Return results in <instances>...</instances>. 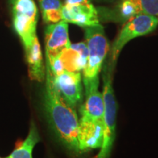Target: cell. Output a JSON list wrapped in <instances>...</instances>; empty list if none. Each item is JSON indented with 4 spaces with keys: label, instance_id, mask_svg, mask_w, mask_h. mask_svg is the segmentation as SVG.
<instances>
[{
    "label": "cell",
    "instance_id": "1",
    "mask_svg": "<svg viewBox=\"0 0 158 158\" xmlns=\"http://www.w3.org/2000/svg\"><path fill=\"white\" fill-rule=\"evenodd\" d=\"M43 108L51 130L59 141L74 155L80 153L78 143L79 120L74 108L64 101L55 87L52 74L45 70Z\"/></svg>",
    "mask_w": 158,
    "mask_h": 158
},
{
    "label": "cell",
    "instance_id": "2",
    "mask_svg": "<svg viewBox=\"0 0 158 158\" xmlns=\"http://www.w3.org/2000/svg\"><path fill=\"white\" fill-rule=\"evenodd\" d=\"M84 29L85 43L88 49L87 62L83 70L86 95L92 89L99 86V74L109 50V44L101 24Z\"/></svg>",
    "mask_w": 158,
    "mask_h": 158
},
{
    "label": "cell",
    "instance_id": "3",
    "mask_svg": "<svg viewBox=\"0 0 158 158\" xmlns=\"http://www.w3.org/2000/svg\"><path fill=\"white\" fill-rule=\"evenodd\" d=\"M102 98L104 101L103 135L100 152L97 158H109L116 137L117 104L112 86V70L106 65L102 75Z\"/></svg>",
    "mask_w": 158,
    "mask_h": 158
},
{
    "label": "cell",
    "instance_id": "4",
    "mask_svg": "<svg viewBox=\"0 0 158 158\" xmlns=\"http://www.w3.org/2000/svg\"><path fill=\"white\" fill-rule=\"evenodd\" d=\"M157 26V17L145 13H139L127 21L111 47L110 62L108 64L110 70L113 71L120 52L129 41L149 34L155 30Z\"/></svg>",
    "mask_w": 158,
    "mask_h": 158
},
{
    "label": "cell",
    "instance_id": "5",
    "mask_svg": "<svg viewBox=\"0 0 158 158\" xmlns=\"http://www.w3.org/2000/svg\"><path fill=\"white\" fill-rule=\"evenodd\" d=\"M10 2L13 27L26 49L37 37L38 10L34 0H10Z\"/></svg>",
    "mask_w": 158,
    "mask_h": 158
},
{
    "label": "cell",
    "instance_id": "6",
    "mask_svg": "<svg viewBox=\"0 0 158 158\" xmlns=\"http://www.w3.org/2000/svg\"><path fill=\"white\" fill-rule=\"evenodd\" d=\"M53 81L58 92L69 106L75 108L81 102L83 86L81 72L64 70L53 76Z\"/></svg>",
    "mask_w": 158,
    "mask_h": 158
},
{
    "label": "cell",
    "instance_id": "7",
    "mask_svg": "<svg viewBox=\"0 0 158 158\" xmlns=\"http://www.w3.org/2000/svg\"><path fill=\"white\" fill-rule=\"evenodd\" d=\"M62 20L83 28L100 24L98 11L90 0L85 3L63 5Z\"/></svg>",
    "mask_w": 158,
    "mask_h": 158
},
{
    "label": "cell",
    "instance_id": "8",
    "mask_svg": "<svg viewBox=\"0 0 158 158\" xmlns=\"http://www.w3.org/2000/svg\"><path fill=\"white\" fill-rule=\"evenodd\" d=\"M71 43L69 38L68 23L60 21L50 23L45 30V46L46 59L56 57L63 50L69 48Z\"/></svg>",
    "mask_w": 158,
    "mask_h": 158
},
{
    "label": "cell",
    "instance_id": "9",
    "mask_svg": "<svg viewBox=\"0 0 158 158\" xmlns=\"http://www.w3.org/2000/svg\"><path fill=\"white\" fill-rule=\"evenodd\" d=\"M103 121L79 120L78 143L80 153L101 147Z\"/></svg>",
    "mask_w": 158,
    "mask_h": 158
},
{
    "label": "cell",
    "instance_id": "10",
    "mask_svg": "<svg viewBox=\"0 0 158 158\" xmlns=\"http://www.w3.org/2000/svg\"><path fill=\"white\" fill-rule=\"evenodd\" d=\"M88 49L85 42L71 44L59 54L64 70L69 72H81L87 62Z\"/></svg>",
    "mask_w": 158,
    "mask_h": 158
},
{
    "label": "cell",
    "instance_id": "11",
    "mask_svg": "<svg viewBox=\"0 0 158 158\" xmlns=\"http://www.w3.org/2000/svg\"><path fill=\"white\" fill-rule=\"evenodd\" d=\"M86 101L81 106L80 120L103 121L104 101L102 94L98 87L92 89L86 94Z\"/></svg>",
    "mask_w": 158,
    "mask_h": 158
},
{
    "label": "cell",
    "instance_id": "12",
    "mask_svg": "<svg viewBox=\"0 0 158 158\" xmlns=\"http://www.w3.org/2000/svg\"><path fill=\"white\" fill-rule=\"evenodd\" d=\"M25 51L30 78L42 82L45 78V71L43 62L42 51L37 37L34 39L30 46L25 49Z\"/></svg>",
    "mask_w": 158,
    "mask_h": 158
},
{
    "label": "cell",
    "instance_id": "13",
    "mask_svg": "<svg viewBox=\"0 0 158 158\" xmlns=\"http://www.w3.org/2000/svg\"><path fill=\"white\" fill-rule=\"evenodd\" d=\"M40 141L38 130L34 122H31L30 128L24 141L17 143L13 151L5 158H33V149Z\"/></svg>",
    "mask_w": 158,
    "mask_h": 158
},
{
    "label": "cell",
    "instance_id": "14",
    "mask_svg": "<svg viewBox=\"0 0 158 158\" xmlns=\"http://www.w3.org/2000/svg\"><path fill=\"white\" fill-rule=\"evenodd\" d=\"M43 19L46 23H54L62 21V4L60 0H38Z\"/></svg>",
    "mask_w": 158,
    "mask_h": 158
},
{
    "label": "cell",
    "instance_id": "15",
    "mask_svg": "<svg viewBox=\"0 0 158 158\" xmlns=\"http://www.w3.org/2000/svg\"><path fill=\"white\" fill-rule=\"evenodd\" d=\"M118 11L120 19L123 21H127L134 15L139 14L138 6L130 0H121Z\"/></svg>",
    "mask_w": 158,
    "mask_h": 158
},
{
    "label": "cell",
    "instance_id": "16",
    "mask_svg": "<svg viewBox=\"0 0 158 158\" xmlns=\"http://www.w3.org/2000/svg\"><path fill=\"white\" fill-rule=\"evenodd\" d=\"M138 6L139 13L158 15V0H130Z\"/></svg>",
    "mask_w": 158,
    "mask_h": 158
},
{
    "label": "cell",
    "instance_id": "17",
    "mask_svg": "<svg viewBox=\"0 0 158 158\" xmlns=\"http://www.w3.org/2000/svg\"><path fill=\"white\" fill-rule=\"evenodd\" d=\"M157 19H158V15H157Z\"/></svg>",
    "mask_w": 158,
    "mask_h": 158
},
{
    "label": "cell",
    "instance_id": "18",
    "mask_svg": "<svg viewBox=\"0 0 158 158\" xmlns=\"http://www.w3.org/2000/svg\"><path fill=\"white\" fill-rule=\"evenodd\" d=\"M0 158H1V157H0Z\"/></svg>",
    "mask_w": 158,
    "mask_h": 158
}]
</instances>
